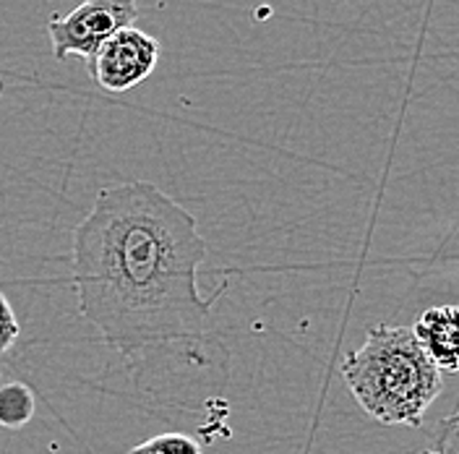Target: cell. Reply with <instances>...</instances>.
Here are the masks:
<instances>
[{
  "mask_svg": "<svg viewBox=\"0 0 459 454\" xmlns=\"http://www.w3.org/2000/svg\"><path fill=\"white\" fill-rule=\"evenodd\" d=\"M204 258L196 217L146 180L102 188L74 230L79 316L123 358L136 384L172 361L228 369L212 316L228 284L201 295Z\"/></svg>",
  "mask_w": 459,
  "mask_h": 454,
  "instance_id": "obj_1",
  "label": "cell"
},
{
  "mask_svg": "<svg viewBox=\"0 0 459 454\" xmlns=\"http://www.w3.org/2000/svg\"><path fill=\"white\" fill-rule=\"evenodd\" d=\"M340 371L350 395L384 426H423L441 395V371L415 340L412 327L373 324L366 342L344 355Z\"/></svg>",
  "mask_w": 459,
  "mask_h": 454,
  "instance_id": "obj_2",
  "label": "cell"
},
{
  "mask_svg": "<svg viewBox=\"0 0 459 454\" xmlns=\"http://www.w3.org/2000/svg\"><path fill=\"white\" fill-rule=\"evenodd\" d=\"M139 16L136 0H84L65 16H50L48 34L56 60L79 56L84 60L100 53V48L120 29L134 27Z\"/></svg>",
  "mask_w": 459,
  "mask_h": 454,
  "instance_id": "obj_3",
  "label": "cell"
},
{
  "mask_svg": "<svg viewBox=\"0 0 459 454\" xmlns=\"http://www.w3.org/2000/svg\"><path fill=\"white\" fill-rule=\"evenodd\" d=\"M160 42L142 29L126 27L113 34L100 53L86 60L91 82L105 92H128L152 76L160 60Z\"/></svg>",
  "mask_w": 459,
  "mask_h": 454,
  "instance_id": "obj_4",
  "label": "cell"
},
{
  "mask_svg": "<svg viewBox=\"0 0 459 454\" xmlns=\"http://www.w3.org/2000/svg\"><path fill=\"white\" fill-rule=\"evenodd\" d=\"M412 335L438 371H459V306H433L418 316Z\"/></svg>",
  "mask_w": 459,
  "mask_h": 454,
  "instance_id": "obj_5",
  "label": "cell"
},
{
  "mask_svg": "<svg viewBox=\"0 0 459 454\" xmlns=\"http://www.w3.org/2000/svg\"><path fill=\"white\" fill-rule=\"evenodd\" d=\"M34 395L27 384L11 381L0 387V426L3 428H24L34 418Z\"/></svg>",
  "mask_w": 459,
  "mask_h": 454,
  "instance_id": "obj_6",
  "label": "cell"
},
{
  "mask_svg": "<svg viewBox=\"0 0 459 454\" xmlns=\"http://www.w3.org/2000/svg\"><path fill=\"white\" fill-rule=\"evenodd\" d=\"M128 454H204L201 452V444L196 439L186 436V433H160V436H152L142 444H136Z\"/></svg>",
  "mask_w": 459,
  "mask_h": 454,
  "instance_id": "obj_7",
  "label": "cell"
},
{
  "mask_svg": "<svg viewBox=\"0 0 459 454\" xmlns=\"http://www.w3.org/2000/svg\"><path fill=\"white\" fill-rule=\"evenodd\" d=\"M433 450L438 454H459V410L441 421Z\"/></svg>",
  "mask_w": 459,
  "mask_h": 454,
  "instance_id": "obj_8",
  "label": "cell"
},
{
  "mask_svg": "<svg viewBox=\"0 0 459 454\" xmlns=\"http://www.w3.org/2000/svg\"><path fill=\"white\" fill-rule=\"evenodd\" d=\"M19 337V321L11 301L0 292V353H5Z\"/></svg>",
  "mask_w": 459,
  "mask_h": 454,
  "instance_id": "obj_9",
  "label": "cell"
},
{
  "mask_svg": "<svg viewBox=\"0 0 459 454\" xmlns=\"http://www.w3.org/2000/svg\"><path fill=\"white\" fill-rule=\"evenodd\" d=\"M415 454H438L436 450H420V452H415Z\"/></svg>",
  "mask_w": 459,
  "mask_h": 454,
  "instance_id": "obj_10",
  "label": "cell"
},
{
  "mask_svg": "<svg viewBox=\"0 0 459 454\" xmlns=\"http://www.w3.org/2000/svg\"><path fill=\"white\" fill-rule=\"evenodd\" d=\"M3 92H5V86H3V79H0V100H3Z\"/></svg>",
  "mask_w": 459,
  "mask_h": 454,
  "instance_id": "obj_11",
  "label": "cell"
}]
</instances>
